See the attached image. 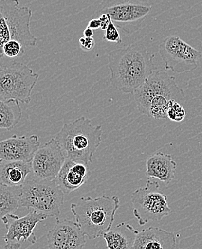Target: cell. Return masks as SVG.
<instances>
[{"mask_svg":"<svg viewBox=\"0 0 202 249\" xmlns=\"http://www.w3.org/2000/svg\"><path fill=\"white\" fill-rule=\"evenodd\" d=\"M78 43H79L81 49L84 51H92L96 45V42L93 37H88L84 36V37H80Z\"/></svg>","mask_w":202,"mask_h":249,"instance_id":"obj_24","label":"cell"},{"mask_svg":"<svg viewBox=\"0 0 202 249\" xmlns=\"http://www.w3.org/2000/svg\"><path fill=\"white\" fill-rule=\"evenodd\" d=\"M86 238L76 222L57 218L55 226L47 234V247L51 249H82L87 243Z\"/></svg>","mask_w":202,"mask_h":249,"instance_id":"obj_13","label":"cell"},{"mask_svg":"<svg viewBox=\"0 0 202 249\" xmlns=\"http://www.w3.org/2000/svg\"><path fill=\"white\" fill-rule=\"evenodd\" d=\"M176 167L177 163L172 155L156 152L146 161V176L168 184L175 178Z\"/></svg>","mask_w":202,"mask_h":249,"instance_id":"obj_17","label":"cell"},{"mask_svg":"<svg viewBox=\"0 0 202 249\" xmlns=\"http://www.w3.org/2000/svg\"><path fill=\"white\" fill-rule=\"evenodd\" d=\"M65 161L61 146L52 139L36 151L31 161V173L34 178L53 180L58 176Z\"/></svg>","mask_w":202,"mask_h":249,"instance_id":"obj_12","label":"cell"},{"mask_svg":"<svg viewBox=\"0 0 202 249\" xmlns=\"http://www.w3.org/2000/svg\"><path fill=\"white\" fill-rule=\"evenodd\" d=\"M111 85L123 93L132 94L156 70L153 55L144 45L132 43L108 55Z\"/></svg>","mask_w":202,"mask_h":249,"instance_id":"obj_2","label":"cell"},{"mask_svg":"<svg viewBox=\"0 0 202 249\" xmlns=\"http://www.w3.org/2000/svg\"><path fill=\"white\" fill-rule=\"evenodd\" d=\"M105 31V34L103 39L105 41L108 43H116V44H121L123 43L118 28L114 25L111 18H110L109 25Z\"/></svg>","mask_w":202,"mask_h":249,"instance_id":"obj_23","label":"cell"},{"mask_svg":"<svg viewBox=\"0 0 202 249\" xmlns=\"http://www.w3.org/2000/svg\"><path fill=\"white\" fill-rule=\"evenodd\" d=\"M33 12L19 0H0V66L21 62L27 51L37 45L32 33Z\"/></svg>","mask_w":202,"mask_h":249,"instance_id":"obj_1","label":"cell"},{"mask_svg":"<svg viewBox=\"0 0 202 249\" xmlns=\"http://www.w3.org/2000/svg\"><path fill=\"white\" fill-rule=\"evenodd\" d=\"M1 160H0V164H1Z\"/></svg>","mask_w":202,"mask_h":249,"instance_id":"obj_28","label":"cell"},{"mask_svg":"<svg viewBox=\"0 0 202 249\" xmlns=\"http://www.w3.org/2000/svg\"><path fill=\"white\" fill-rule=\"evenodd\" d=\"M31 172L29 161H1L0 182L9 186H22Z\"/></svg>","mask_w":202,"mask_h":249,"instance_id":"obj_18","label":"cell"},{"mask_svg":"<svg viewBox=\"0 0 202 249\" xmlns=\"http://www.w3.org/2000/svg\"><path fill=\"white\" fill-rule=\"evenodd\" d=\"M102 126H93L90 119L81 117L63 125L55 140L61 146L66 160L91 164L102 143Z\"/></svg>","mask_w":202,"mask_h":249,"instance_id":"obj_4","label":"cell"},{"mask_svg":"<svg viewBox=\"0 0 202 249\" xmlns=\"http://www.w3.org/2000/svg\"><path fill=\"white\" fill-rule=\"evenodd\" d=\"M167 118L174 122H181L186 117V111L180 103L171 101L167 108Z\"/></svg>","mask_w":202,"mask_h":249,"instance_id":"obj_22","label":"cell"},{"mask_svg":"<svg viewBox=\"0 0 202 249\" xmlns=\"http://www.w3.org/2000/svg\"><path fill=\"white\" fill-rule=\"evenodd\" d=\"M167 71L180 74L193 71L198 68L202 58L201 51L193 48L178 36L166 37L158 50Z\"/></svg>","mask_w":202,"mask_h":249,"instance_id":"obj_10","label":"cell"},{"mask_svg":"<svg viewBox=\"0 0 202 249\" xmlns=\"http://www.w3.org/2000/svg\"><path fill=\"white\" fill-rule=\"evenodd\" d=\"M152 8V0H102L95 15H109L117 28L130 35L140 29Z\"/></svg>","mask_w":202,"mask_h":249,"instance_id":"obj_7","label":"cell"},{"mask_svg":"<svg viewBox=\"0 0 202 249\" xmlns=\"http://www.w3.org/2000/svg\"><path fill=\"white\" fill-rule=\"evenodd\" d=\"M40 146L38 136H12L0 141V160L25 161L31 162Z\"/></svg>","mask_w":202,"mask_h":249,"instance_id":"obj_14","label":"cell"},{"mask_svg":"<svg viewBox=\"0 0 202 249\" xmlns=\"http://www.w3.org/2000/svg\"><path fill=\"white\" fill-rule=\"evenodd\" d=\"M83 34H84V37H93L94 33H93V30H92L91 28H88V27H87V28L84 29V32H83Z\"/></svg>","mask_w":202,"mask_h":249,"instance_id":"obj_27","label":"cell"},{"mask_svg":"<svg viewBox=\"0 0 202 249\" xmlns=\"http://www.w3.org/2000/svg\"><path fill=\"white\" fill-rule=\"evenodd\" d=\"M132 213L140 226L159 221L171 213L168 196L160 189L159 183L149 178L146 186L135 190L131 196Z\"/></svg>","mask_w":202,"mask_h":249,"instance_id":"obj_8","label":"cell"},{"mask_svg":"<svg viewBox=\"0 0 202 249\" xmlns=\"http://www.w3.org/2000/svg\"><path fill=\"white\" fill-rule=\"evenodd\" d=\"M90 174L88 164L66 160L55 180L64 194H69L84 185Z\"/></svg>","mask_w":202,"mask_h":249,"instance_id":"obj_15","label":"cell"},{"mask_svg":"<svg viewBox=\"0 0 202 249\" xmlns=\"http://www.w3.org/2000/svg\"><path fill=\"white\" fill-rule=\"evenodd\" d=\"M64 196L55 179L48 180L32 176L22 185L19 206L37 211L47 218H55L61 213Z\"/></svg>","mask_w":202,"mask_h":249,"instance_id":"obj_6","label":"cell"},{"mask_svg":"<svg viewBox=\"0 0 202 249\" xmlns=\"http://www.w3.org/2000/svg\"><path fill=\"white\" fill-rule=\"evenodd\" d=\"M88 28H91L92 30H98L100 28V22H99L98 18H93L89 22Z\"/></svg>","mask_w":202,"mask_h":249,"instance_id":"obj_26","label":"cell"},{"mask_svg":"<svg viewBox=\"0 0 202 249\" xmlns=\"http://www.w3.org/2000/svg\"><path fill=\"white\" fill-rule=\"evenodd\" d=\"M177 247L176 235L158 227H149L138 231L132 249H171Z\"/></svg>","mask_w":202,"mask_h":249,"instance_id":"obj_16","label":"cell"},{"mask_svg":"<svg viewBox=\"0 0 202 249\" xmlns=\"http://www.w3.org/2000/svg\"><path fill=\"white\" fill-rule=\"evenodd\" d=\"M39 75L22 62L0 66V98L29 104Z\"/></svg>","mask_w":202,"mask_h":249,"instance_id":"obj_9","label":"cell"},{"mask_svg":"<svg viewBox=\"0 0 202 249\" xmlns=\"http://www.w3.org/2000/svg\"><path fill=\"white\" fill-rule=\"evenodd\" d=\"M120 205L117 196L82 197L77 203L71 205V210L84 234L89 239L93 240L111 229Z\"/></svg>","mask_w":202,"mask_h":249,"instance_id":"obj_5","label":"cell"},{"mask_svg":"<svg viewBox=\"0 0 202 249\" xmlns=\"http://www.w3.org/2000/svg\"><path fill=\"white\" fill-rule=\"evenodd\" d=\"M47 218L46 215L33 210L22 218L13 213L3 217L1 220L7 231L3 237L4 249H27L36 244L37 238L34 233L35 228Z\"/></svg>","mask_w":202,"mask_h":249,"instance_id":"obj_11","label":"cell"},{"mask_svg":"<svg viewBox=\"0 0 202 249\" xmlns=\"http://www.w3.org/2000/svg\"><path fill=\"white\" fill-rule=\"evenodd\" d=\"M138 110L155 119H167V108L171 101L182 102L184 92L174 76L164 71H154L132 93Z\"/></svg>","mask_w":202,"mask_h":249,"instance_id":"obj_3","label":"cell"},{"mask_svg":"<svg viewBox=\"0 0 202 249\" xmlns=\"http://www.w3.org/2000/svg\"><path fill=\"white\" fill-rule=\"evenodd\" d=\"M138 231L131 225L123 223L117 224L102 237L106 241L107 248L109 249H132Z\"/></svg>","mask_w":202,"mask_h":249,"instance_id":"obj_19","label":"cell"},{"mask_svg":"<svg viewBox=\"0 0 202 249\" xmlns=\"http://www.w3.org/2000/svg\"><path fill=\"white\" fill-rule=\"evenodd\" d=\"M22 108L19 102L14 99L0 98V129L13 130L22 119Z\"/></svg>","mask_w":202,"mask_h":249,"instance_id":"obj_20","label":"cell"},{"mask_svg":"<svg viewBox=\"0 0 202 249\" xmlns=\"http://www.w3.org/2000/svg\"><path fill=\"white\" fill-rule=\"evenodd\" d=\"M22 186H9L0 182V219L19 208Z\"/></svg>","mask_w":202,"mask_h":249,"instance_id":"obj_21","label":"cell"},{"mask_svg":"<svg viewBox=\"0 0 202 249\" xmlns=\"http://www.w3.org/2000/svg\"><path fill=\"white\" fill-rule=\"evenodd\" d=\"M97 18L100 22V29L102 30H106L108 25H109L110 15L106 14V13H103V14L99 15Z\"/></svg>","mask_w":202,"mask_h":249,"instance_id":"obj_25","label":"cell"}]
</instances>
